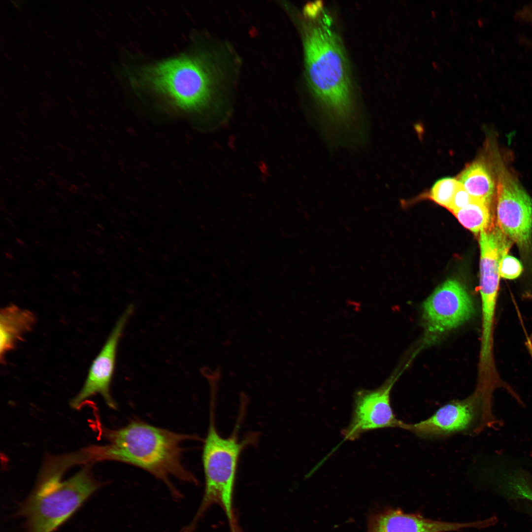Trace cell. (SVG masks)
Masks as SVG:
<instances>
[{"label": "cell", "mask_w": 532, "mask_h": 532, "mask_svg": "<svg viewBox=\"0 0 532 532\" xmlns=\"http://www.w3.org/2000/svg\"><path fill=\"white\" fill-rule=\"evenodd\" d=\"M305 28L304 51L307 80L317 104L313 124L331 149H358L367 144L369 122L352 94L347 62L338 36L326 15Z\"/></svg>", "instance_id": "cell-1"}, {"label": "cell", "mask_w": 532, "mask_h": 532, "mask_svg": "<svg viewBox=\"0 0 532 532\" xmlns=\"http://www.w3.org/2000/svg\"><path fill=\"white\" fill-rule=\"evenodd\" d=\"M106 444L92 449L93 460L121 462L145 470L164 482L175 499L183 496L170 477L197 484L198 480L182 463V444L197 436L180 433L133 421L121 428L104 430Z\"/></svg>", "instance_id": "cell-2"}, {"label": "cell", "mask_w": 532, "mask_h": 532, "mask_svg": "<svg viewBox=\"0 0 532 532\" xmlns=\"http://www.w3.org/2000/svg\"><path fill=\"white\" fill-rule=\"evenodd\" d=\"M204 55L183 54L148 64L133 73L134 85L182 110L195 111L210 102L215 77Z\"/></svg>", "instance_id": "cell-3"}, {"label": "cell", "mask_w": 532, "mask_h": 532, "mask_svg": "<svg viewBox=\"0 0 532 532\" xmlns=\"http://www.w3.org/2000/svg\"><path fill=\"white\" fill-rule=\"evenodd\" d=\"M64 466L42 469L35 487L17 513L25 519L27 532H53L68 520L103 482L94 476L90 465L62 481Z\"/></svg>", "instance_id": "cell-4"}, {"label": "cell", "mask_w": 532, "mask_h": 532, "mask_svg": "<svg viewBox=\"0 0 532 532\" xmlns=\"http://www.w3.org/2000/svg\"><path fill=\"white\" fill-rule=\"evenodd\" d=\"M215 402L210 401L209 425L202 448V498L193 519L179 532H194L205 513L214 504L223 509L231 527L235 525L233 497L238 462L243 450L255 441L256 436L251 434L240 440L237 431L230 436H222L215 424Z\"/></svg>", "instance_id": "cell-5"}, {"label": "cell", "mask_w": 532, "mask_h": 532, "mask_svg": "<svg viewBox=\"0 0 532 532\" xmlns=\"http://www.w3.org/2000/svg\"><path fill=\"white\" fill-rule=\"evenodd\" d=\"M496 386L481 383L476 391L462 400H453L429 418L415 423H405L403 430L425 439L446 438L457 434L476 435L503 422L493 410L492 393Z\"/></svg>", "instance_id": "cell-6"}, {"label": "cell", "mask_w": 532, "mask_h": 532, "mask_svg": "<svg viewBox=\"0 0 532 532\" xmlns=\"http://www.w3.org/2000/svg\"><path fill=\"white\" fill-rule=\"evenodd\" d=\"M496 210L500 231L521 251L529 252L532 244V200L505 170L499 174Z\"/></svg>", "instance_id": "cell-7"}, {"label": "cell", "mask_w": 532, "mask_h": 532, "mask_svg": "<svg viewBox=\"0 0 532 532\" xmlns=\"http://www.w3.org/2000/svg\"><path fill=\"white\" fill-rule=\"evenodd\" d=\"M398 377L393 375L376 389L355 392L350 421L341 432L344 440L354 441L366 432L381 429H403L405 422L397 418L391 402V392Z\"/></svg>", "instance_id": "cell-8"}, {"label": "cell", "mask_w": 532, "mask_h": 532, "mask_svg": "<svg viewBox=\"0 0 532 532\" xmlns=\"http://www.w3.org/2000/svg\"><path fill=\"white\" fill-rule=\"evenodd\" d=\"M427 330L441 333L458 328L470 319L475 308L471 298L458 281L449 279L438 287L422 305Z\"/></svg>", "instance_id": "cell-9"}, {"label": "cell", "mask_w": 532, "mask_h": 532, "mask_svg": "<svg viewBox=\"0 0 532 532\" xmlns=\"http://www.w3.org/2000/svg\"><path fill=\"white\" fill-rule=\"evenodd\" d=\"M512 242L497 225H491L480 233V248L479 289L482 303V328L486 331L494 328L499 288L500 262L507 254Z\"/></svg>", "instance_id": "cell-10"}, {"label": "cell", "mask_w": 532, "mask_h": 532, "mask_svg": "<svg viewBox=\"0 0 532 532\" xmlns=\"http://www.w3.org/2000/svg\"><path fill=\"white\" fill-rule=\"evenodd\" d=\"M133 307L128 306L119 318L104 344L92 362L85 383L73 398L70 405L78 409L89 398L100 394L107 405L112 409L117 407L110 393V385L114 372L118 346L125 327L133 313Z\"/></svg>", "instance_id": "cell-11"}, {"label": "cell", "mask_w": 532, "mask_h": 532, "mask_svg": "<svg viewBox=\"0 0 532 532\" xmlns=\"http://www.w3.org/2000/svg\"><path fill=\"white\" fill-rule=\"evenodd\" d=\"M487 526L486 520L449 522L427 518L419 513H406L399 508L386 507L370 513L366 532H450Z\"/></svg>", "instance_id": "cell-12"}, {"label": "cell", "mask_w": 532, "mask_h": 532, "mask_svg": "<svg viewBox=\"0 0 532 532\" xmlns=\"http://www.w3.org/2000/svg\"><path fill=\"white\" fill-rule=\"evenodd\" d=\"M35 322L32 312L11 304L1 309L0 313V355L2 361L6 353L30 331Z\"/></svg>", "instance_id": "cell-13"}, {"label": "cell", "mask_w": 532, "mask_h": 532, "mask_svg": "<svg viewBox=\"0 0 532 532\" xmlns=\"http://www.w3.org/2000/svg\"><path fill=\"white\" fill-rule=\"evenodd\" d=\"M457 179L472 198L490 205L495 185L489 168L483 162L477 161L470 164Z\"/></svg>", "instance_id": "cell-14"}, {"label": "cell", "mask_w": 532, "mask_h": 532, "mask_svg": "<svg viewBox=\"0 0 532 532\" xmlns=\"http://www.w3.org/2000/svg\"><path fill=\"white\" fill-rule=\"evenodd\" d=\"M489 206L484 202L474 199L465 207L451 212L466 228L478 233L492 225Z\"/></svg>", "instance_id": "cell-15"}, {"label": "cell", "mask_w": 532, "mask_h": 532, "mask_svg": "<svg viewBox=\"0 0 532 532\" xmlns=\"http://www.w3.org/2000/svg\"><path fill=\"white\" fill-rule=\"evenodd\" d=\"M460 185V183L457 178H441L432 186L429 197L439 205L448 209Z\"/></svg>", "instance_id": "cell-16"}, {"label": "cell", "mask_w": 532, "mask_h": 532, "mask_svg": "<svg viewBox=\"0 0 532 532\" xmlns=\"http://www.w3.org/2000/svg\"><path fill=\"white\" fill-rule=\"evenodd\" d=\"M499 270L501 277L514 279L521 274L523 266L517 258L506 254L503 256L500 262Z\"/></svg>", "instance_id": "cell-17"}, {"label": "cell", "mask_w": 532, "mask_h": 532, "mask_svg": "<svg viewBox=\"0 0 532 532\" xmlns=\"http://www.w3.org/2000/svg\"><path fill=\"white\" fill-rule=\"evenodd\" d=\"M474 199L460 183L448 209L451 212L460 209L469 204Z\"/></svg>", "instance_id": "cell-18"}, {"label": "cell", "mask_w": 532, "mask_h": 532, "mask_svg": "<svg viewBox=\"0 0 532 532\" xmlns=\"http://www.w3.org/2000/svg\"><path fill=\"white\" fill-rule=\"evenodd\" d=\"M512 495L532 502V475L528 480L518 486Z\"/></svg>", "instance_id": "cell-19"}, {"label": "cell", "mask_w": 532, "mask_h": 532, "mask_svg": "<svg viewBox=\"0 0 532 532\" xmlns=\"http://www.w3.org/2000/svg\"><path fill=\"white\" fill-rule=\"evenodd\" d=\"M516 15L519 19L532 25V5L524 6L517 11Z\"/></svg>", "instance_id": "cell-20"}, {"label": "cell", "mask_w": 532, "mask_h": 532, "mask_svg": "<svg viewBox=\"0 0 532 532\" xmlns=\"http://www.w3.org/2000/svg\"><path fill=\"white\" fill-rule=\"evenodd\" d=\"M520 42L523 44L532 49V40L525 37H520Z\"/></svg>", "instance_id": "cell-21"}]
</instances>
